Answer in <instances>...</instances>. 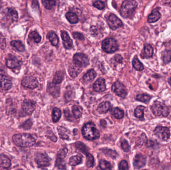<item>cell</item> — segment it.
<instances>
[{
  "instance_id": "cell-30",
  "label": "cell",
  "mask_w": 171,
  "mask_h": 170,
  "mask_svg": "<svg viewBox=\"0 0 171 170\" xmlns=\"http://www.w3.org/2000/svg\"><path fill=\"white\" fill-rule=\"evenodd\" d=\"M144 109L145 107L143 106H139L137 107L135 110V115L136 117L139 118L140 119H144Z\"/></svg>"
},
{
  "instance_id": "cell-44",
  "label": "cell",
  "mask_w": 171,
  "mask_h": 170,
  "mask_svg": "<svg viewBox=\"0 0 171 170\" xmlns=\"http://www.w3.org/2000/svg\"><path fill=\"white\" fill-rule=\"evenodd\" d=\"M86 156H87V160H86L87 166L88 168L92 167L94 164V157L91 155V154L89 153L86 154Z\"/></svg>"
},
{
  "instance_id": "cell-40",
  "label": "cell",
  "mask_w": 171,
  "mask_h": 170,
  "mask_svg": "<svg viewBox=\"0 0 171 170\" xmlns=\"http://www.w3.org/2000/svg\"><path fill=\"white\" fill-rule=\"evenodd\" d=\"M136 99L140 101L147 103L151 99V96L150 95H147V94H138L136 97Z\"/></svg>"
},
{
  "instance_id": "cell-43",
  "label": "cell",
  "mask_w": 171,
  "mask_h": 170,
  "mask_svg": "<svg viewBox=\"0 0 171 170\" xmlns=\"http://www.w3.org/2000/svg\"><path fill=\"white\" fill-rule=\"evenodd\" d=\"M68 152V149L66 148L61 149L58 152L57 155V159H64V158L66 157Z\"/></svg>"
},
{
  "instance_id": "cell-8",
  "label": "cell",
  "mask_w": 171,
  "mask_h": 170,
  "mask_svg": "<svg viewBox=\"0 0 171 170\" xmlns=\"http://www.w3.org/2000/svg\"><path fill=\"white\" fill-rule=\"evenodd\" d=\"M154 133L157 137L163 141H167L170 137V130L167 127L157 126L155 129Z\"/></svg>"
},
{
  "instance_id": "cell-49",
  "label": "cell",
  "mask_w": 171,
  "mask_h": 170,
  "mask_svg": "<svg viewBox=\"0 0 171 170\" xmlns=\"http://www.w3.org/2000/svg\"><path fill=\"white\" fill-rule=\"evenodd\" d=\"M121 147L125 152H129L130 150V146L127 141L124 140L121 143Z\"/></svg>"
},
{
  "instance_id": "cell-9",
  "label": "cell",
  "mask_w": 171,
  "mask_h": 170,
  "mask_svg": "<svg viewBox=\"0 0 171 170\" xmlns=\"http://www.w3.org/2000/svg\"><path fill=\"white\" fill-rule=\"evenodd\" d=\"M112 89L115 94L120 97H125L127 94L125 87L119 81H116L113 84Z\"/></svg>"
},
{
  "instance_id": "cell-28",
  "label": "cell",
  "mask_w": 171,
  "mask_h": 170,
  "mask_svg": "<svg viewBox=\"0 0 171 170\" xmlns=\"http://www.w3.org/2000/svg\"><path fill=\"white\" fill-rule=\"evenodd\" d=\"M48 38L50 40L52 45L54 46H57L59 42V38L57 34L54 32H50L48 34Z\"/></svg>"
},
{
  "instance_id": "cell-23",
  "label": "cell",
  "mask_w": 171,
  "mask_h": 170,
  "mask_svg": "<svg viewBox=\"0 0 171 170\" xmlns=\"http://www.w3.org/2000/svg\"><path fill=\"white\" fill-rule=\"evenodd\" d=\"M97 74L94 70H89L83 76V80L86 83H90L95 78Z\"/></svg>"
},
{
  "instance_id": "cell-17",
  "label": "cell",
  "mask_w": 171,
  "mask_h": 170,
  "mask_svg": "<svg viewBox=\"0 0 171 170\" xmlns=\"http://www.w3.org/2000/svg\"><path fill=\"white\" fill-rule=\"evenodd\" d=\"M47 92L53 96L57 97L59 96L60 92V88L56 84L53 83H49L48 84Z\"/></svg>"
},
{
  "instance_id": "cell-21",
  "label": "cell",
  "mask_w": 171,
  "mask_h": 170,
  "mask_svg": "<svg viewBox=\"0 0 171 170\" xmlns=\"http://www.w3.org/2000/svg\"><path fill=\"white\" fill-rule=\"evenodd\" d=\"M11 165V161L9 157L2 154L0 155V168L3 169H8L10 167Z\"/></svg>"
},
{
  "instance_id": "cell-26",
  "label": "cell",
  "mask_w": 171,
  "mask_h": 170,
  "mask_svg": "<svg viewBox=\"0 0 171 170\" xmlns=\"http://www.w3.org/2000/svg\"><path fill=\"white\" fill-rule=\"evenodd\" d=\"M111 108V104L109 102H103L99 105L97 110L99 113L101 114L106 113L110 110Z\"/></svg>"
},
{
  "instance_id": "cell-32",
  "label": "cell",
  "mask_w": 171,
  "mask_h": 170,
  "mask_svg": "<svg viewBox=\"0 0 171 170\" xmlns=\"http://www.w3.org/2000/svg\"><path fill=\"white\" fill-rule=\"evenodd\" d=\"M72 112H73L74 116L76 118H80L82 115L83 113V109L80 106L74 105L72 107Z\"/></svg>"
},
{
  "instance_id": "cell-35",
  "label": "cell",
  "mask_w": 171,
  "mask_h": 170,
  "mask_svg": "<svg viewBox=\"0 0 171 170\" xmlns=\"http://www.w3.org/2000/svg\"><path fill=\"white\" fill-rule=\"evenodd\" d=\"M133 65L134 69L138 71H142L144 69L143 64L140 62L137 57H135L133 60Z\"/></svg>"
},
{
  "instance_id": "cell-31",
  "label": "cell",
  "mask_w": 171,
  "mask_h": 170,
  "mask_svg": "<svg viewBox=\"0 0 171 170\" xmlns=\"http://www.w3.org/2000/svg\"><path fill=\"white\" fill-rule=\"evenodd\" d=\"M64 77V74H63L62 71H57L55 74L54 78H53V83H54L56 84L60 83H62V81H63Z\"/></svg>"
},
{
  "instance_id": "cell-3",
  "label": "cell",
  "mask_w": 171,
  "mask_h": 170,
  "mask_svg": "<svg viewBox=\"0 0 171 170\" xmlns=\"http://www.w3.org/2000/svg\"><path fill=\"white\" fill-rule=\"evenodd\" d=\"M138 3L135 0H126L123 2L120 9V13L124 18L131 17L137 8Z\"/></svg>"
},
{
  "instance_id": "cell-29",
  "label": "cell",
  "mask_w": 171,
  "mask_h": 170,
  "mask_svg": "<svg viewBox=\"0 0 171 170\" xmlns=\"http://www.w3.org/2000/svg\"><path fill=\"white\" fill-rule=\"evenodd\" d=\"M61 111L58 108H54L52 111V119L54 123H56L61 117Z\"/></svg>"
},
{
  "instance_id": "cell-54",
  "label": "cell",
  "mask_w": 171,
  "mask_h": 170,
  "mask_svg": "<svg viewBox=\"0 0 171 170\" xmlns=\"http://www.w3.org/2000/svg\"><path fill=\"white\" fill-rule=\"evenodd\" d=\"M115 60L116 61H117V62H119V63H121L122 62V60H123V58L121 56H120V55H117L115 56V57H114Z\"/></svg>"
},
{
  "instance_id": "cell-7",
  "label": "cell",
  "mask_w": 171,
  "mask_h": 170,
  "mask_svg": "<svg viewBox=\"0 0 171 170\" xmlns=\"http://www.w3.org/2000/svg\"><path fill=\"white\" fill-rule=\"evenodd\" d=\"M35 161L39 167H46L50 165L51 160L47 154L40 153L36 155Z\"/></svg>"
},
{
  "instance_id": "cell-38",
  "label": "cell",
  "mask_w": 171,
  "mask_h": 170,
  "mask_svg": "<svg viewBox=\"0 0 171 170\" xmlns=\"http://www.w3.org/2000/svg\"><path fill=\"white\" fill-rule=\"evenodd\" d=\"M113 114L117 119H121L124 116V112L122 110L119 108H115L113 112Z\"/></svg>"
},
{
  "instance_id": "cell-15",
  "label": "cell",
  "mask_w": 171,
  "mask_h": 170,
  "mask_svg": "<svg viewBox=\"0 0 171 170\" xmlns=\"http://www.w3.org/2000/svg\"><path fill=\"white\" fill-rule=\"evenodd\" d=\"M22 61L15 56H11L6 60V65L8 68L14 69L18 68L22 65Z\"/></svg>"
},
{
  "instance_id": "cell-37",
  "label": "cell",
  "mask_w": 171,
  "mask_h": 170,
  "mask_svg": "<svg viewBox=\"0 0 171 170\" xmlns=\"http://www.w3.org/2000/svg\"><path fill=\"white\" fill-rule=\"evenodd\" d=\"M44 6L48 10H51L56 4L55 0H42Z\"/></svg>"
},
{
  "instance_id": "cell-12",
  "label": "cell",
  "mask_w": 171,
  "mask_h": 170,
  "mask_svg": "<svg viewBox=\"0 0 171 170\" xmlns=\"http://www.w3.org/2000/svg\"><path fill=\"white\" fill-rule=\"evenodd\" d=\"M109 26L113 30H115L123 25V23L114 14H110L107 18Z\"/></svg>"
},
{
  "instance_id": "cell-22",
  "label": "cell",
  "mask_w": 171,
  "mask_h": 170,
  "mask_svg": "<svg viewBox=\"0 0 171 170\" xmlns=\"http://www.w3.org/2000/svg\"><path fill=\"white\" fill-rule=\"evenodd\" d=\"M154 50L150 45H147L145 46L141 53V57L143 59H147L152 57L153 55Z\"/></svg>"
},
{
  "instance_id": "cell-50",
  "label": "cell",
  "mask_w": 171,
  "mask_h": 170,
  "mask_svg": "<svg viewBox=\"0 0 171 170\" xmlns=\"http://www.w3.org/2000/svg\"><path fill=\"white\" fill-rule=\"evenodd\" d=\"M47 136L54 142H56L57 141L56 136H55V134L52 131H48L47 133Z\"/></svg>"
},
{
  "instance_id": "cell-42",
  "label": "cell",
  "mask_w": 171,
  "mask_h": 170,
  "mask_svg": "<svg viewBox=\"0 0 171 170\" xmlns=\"http://www.w3.org/2000/svg\"><path fill=\"white\" fill-rule=\"evenodd\" d=\"M75 146L76 147L79 149L80 151H81L82 153L85 154V155H86L88 153L86 146L83 143L81 142H77L76 143Z\"/></svg>"
},
{
  "instance_id": "cell-5",
  "label": "cell",
  "mask_w": 171,
  "mask_h": 170,
  "mask_svg": "<svg viewBox=\"0 0 171 170\" xmlns=\"http://www.w3.org/2000/svg\"><path fill=\"white\" fill-rule=\"evenodd\" d=\"M102 47L105 52L111 53L118 50V45L114 38H108L103 41Z\"/></svg>"
},
{
  "instance_id": "cell-39",
  "label": "cell",
  "mask_w": 171,
  "mask_h": 170,
  "mask_svg": "<svg viewBox=\"0 0 171 170\" xmlns=\"http://www.w3.org/2000/svg\"><path fill=\"white\" fill-rule=\"evenodd\" d=\"M163 60L164 64H168L171 61V51L166 50L163 55Z\"/></svg>"
},
{
  "instance_id": "cell-20",
  "label": "cell",
  "mask_w": 171,
  "mask_h": 170,
  "mask_svg": "<svg viewBox=\"0 0 171 170\" xmlns=\"http://www.w3.org/2000/svg\"><path fill=\"white\" fill-rule=\"evenodd\" d=\"M82 67H80L74 64L69 66L68 72L71 77L72 78H75L80 74L81 72L82 71Z\"/></svg>"
},
{
  "instance_id": "cell-24",
  "label": "cell",
  "mask_w": 171,
  "mask_h": 170,
  "mask_svg": "<svg viewBox=\"0 0 171 170\" xmlns=\"http://www.w3.org/2000/svg\"><path fill=\"white\" fill-rule=\"evenodd\" d=\"M57 129L61 138L64 140L69 139V134H70L69 130L63 126H59L58 127Z\"/></svg>"
},
{
  "instance_id": "cell-41",
  "label": "cell",
  "mask_w": 171,
  "mask_h": 170,
  "mask_svg": "<svg viewBox=\"0 0 171 170\" xmlns=\"http://www.w3.org/2000/svg\"><path fill=\"white\" fill-rule=\"evenodd\" d=\"M99 166L102 170H110L112 169L111 164L106 160H101L99 163Z\"/></svg>"
},
{
  "instance_id": "cell-47",
  "label": "cell",
  "mask_w": 171,
  "mask_h": 170,
  "mask_svg": "<svg viewBox=\"0 0 171 170\" xmlns=\"http://www.w3.org/2000/svg\"><path fill=\"white\" fill-rule=\"evenodd\" d=\"M93 6L95 7H96L97 9L99 10H103L104 8H105V4L103 2L101 1H96L94 2L93 3Z\"/></svg>"
},
{
  "instance_id": "cell-33",
  "label": "cell",
  "mask_w": 171,
  "mask_h": 170,
  "mask_svg": "<svg viewBox=\"0 0 171 170\" xmlns=\"http://www.w3.org/2000/svg\"><path fill=\"white\" fill-rule=\"evenodd\" d=\"M11 45L13 47H15L16 50L19 51H25V47L22 42L20 41H13L11 42Z\"/></svg>"
},
{
  "instance_id": "cell-34",
  "label": "cell",
  "mask_w": 171,
  "mask_h": 170,
  "mask_svg": "<svg viewBox=\"0 0 171 170\" xmlns=\"http://www.w3.org/2000/svg\"><path fill=\"white\" fill-rule=\"evenodd\" d=\"M29 38L32 41H34L36 43H39L41 42V37L38 33L36 31H33L31 32L29 35Z\"/></svg>"
},
{
  "instance_id": "cell-52",
  "label": "cell",
  "mask_w": 171,
  "mask_h": 170,
  "mask_svg": "<svg viewBox=\"0 0 171 170\" xmlns=\"http://www.w3.org/2000/svg\"><path fill=\"white\" fill-rule=\"evenodd\" d=\"M32 125V122L30 120H28L27 121L25 122L24 124H23V127L24 129H29L31 128Z\"/></svg>"
},
{
  "instance_id": "cell-14",
  "label": "cell",
  "mask_w": 171,
  "mask_h": 170,
  "mask_svg": "<svg viewBox=\"0 0 171 170\" xmlns=\"http://www.w3.org/2000/svg\"><path fill=\"white\" fill-rule=\"evenodd\" d=\"M146 162V158L141 154H137L133 160V165L135 169H139L145 166Z\"/></svg>"
},
{
  "instance_id": "cell-36",
  "label": "cell",
  "mask_w": 171,
  "mask_h": 170,
  "mask_svg": "<svg viewBox=\"0 0 171 170\" xmlns=\"http://www.w3.org/2000/svg\"><path fill=\"white\" fill-rule=\"evenodd\" d=\"M82 162V159L78 156H72L69 159V164L71 166H75L79 165Z\"/></svg>"
},
{
  "instance_id": "cell-16",
  "label": "cell",
  "mask_w": 171,
  "mask_h": 170,
  "mask_svg": "<svg viewBox=\"0 0 171 170\" xmlns=\"http://www.w3.org/2000/svg\"><path fill=\"white\" fill-rule=\"evenodd\" d=\"M12 83L10 79L6 76L0 74V88L4 90H8L11 89Z\"/></svg>"
},
{
  "instance_id": "cell-45",
  "label": "cell",
  "mask_w": 171,
  "mask_h": 170,
  "mask_svg": "<svg viewBox=\"0 0 171 170\" xmlns=\"http://www.w3.org/2000/svg\"><path fill=\"white\" fill-rule=\"evenodd\" d=\"M103 152L105 154V155H107L110 157L113 158H115L118 156V154L117 153L116 151L111 149H103Z\"/></svg>"
},
{
  "instance_id": "cell-51",
  "label": "cell",
  "mask_w": 171,
  "mask_h": 170,
  "mask_svg": "<svg viewBox=\"0 0 171 170\" xmlns=\"http://www.w3.org/2000/svg\"><path fill=\"white\" fill-rule=\"evenodd\" d=\"M72 35H73V37L74 38H76V39H80L81 41L84 39V38L83 34H82L80 33L74 32V33L72 34Z\"/></svg>"
},
{
  "instance_id": "cell-1",
  "label": "cell",
  "mask_w": 171,
  "mask_h": 170,
  "mask_svg": "<svg viewBox=\"0 0 171 170\" xmlns=\"http://www.w3.org/2000/svg\"><path fill=\"white\" fill-rule=\"evenodd\" d=\"M12 139L16 145L20 147H30L36 143L34 138L29 134H17L13 136Z\"/></svg>"
},
{
  "instance_id": "cell-55",
  "label": "cell",
  "mask_w": 171,
  "mask_h": 170,
  "mask_svg": "<svg viewBox=\"0 0 171 170\" xmlns=\"http://www.w3.org/2000/svg\"><path fill=\"white\" fill-rule=\"evenodd\" d=\"M169 84H170V85L171 86V78L169 80Z\"/></svg>"
},
{
  "instance_id": "cell-10",
  "label": "cell",
  "mask_w": 171,
  "mask_h": 170,
  "mask_svg": "<svg viewBox=\"0 0 171 170\" xmlns=\"http://www.w3.org/2000/svg\"><path fill=\"white\" fill-rule=\"evenodd\" d=\"M23 87L33 89L38 86V81L36 78L33 76H28L25 77L21 82Z\"/></svg>"
},
{
  "instance_id": "cell-19",
  "label": "cell",
  "mask_w": 171,
  "mask_h": 170,
  "mask_svg": "<svg viewBox=\"0 0 171 170\" xmlns=\"http://www.w3.org/2000/svg\"><path fill=\"white\" fill-rule=\"evenodd\" d=\"M61 37L63 39L64 47L68 50L71 49L73 47V41L68 33L66 31H62Z\"/></svg>"
},
{
  "instance_id": "cell-53",
  "label": "cell",
  "mask_w": 171,
  "mask_h": 170,
  "mask_svg": "<svg viewBox=\"0 0 171 170\" xmlns=\"http://www.w3.org/2000/svg\"><path fill=\"white\" fill-rule=\"evenodd\" d=\"M6 47V43L5 39L4 38L0 39V48L4 49Z\"/></svg>"
},
{
  "instance_id": "cell-6",
  "label": "cell",
  "mask_w": 171,
  "mask_h": 170,
  "mask_svg": "<svg viewBox=\"0 0 171 170\" xmlns=\"http://www.w3.org/2000/svg\"><path fill=\"white\" fill-rule=\"evenodd\" d=\"M73 62L80 67H86L89 64V60L84 53H77L73 56Z\"/></svg>"
},
{
  "instance_id": "cell-48",
  "label": "cell",
  "mask_w": 171,
  "mask_h": 170,
  "mask_svg": "<svg viewBox=\"0 0 171 170\" xmlns=\"http://www.w3.org/2000/svg\"><path fill=\"white\" fill-rule=\"evenodd\" d=\"M129 169L128 164L125 160H123L119 164V169L120 170H128Z\"/></svg>"
},
{
  "instance_id": "cell-4",
  "label": "cell",
  "mask_w": 171,
  "mask_h": 170,
  "mask_svg": "<svg viewBox=\"0 0 171 170\" xmlns=\"http://www.w3.org/2000/svg\"><path fill=\"white\" fill-rule=\"evenodd\" d=\"M153 113L156 116H167L170 113V110L164 103L160 102H155L151 107Z\"/></svg>"
},
{
  "instance_id": "cell-13",
  "label": "cell",
  "mask_w": 171,
  "mask_h": 170,
  "mask_svg": "<svg viewBox=\"0 0 171 170\" xmlns=\"http://www.w3.org/2000/svg\"><path fill=\"white\" fill-rule=\"evenodd\" d=\"M4 14L7 20H8V21L14 23L18 20V13L14 9L7 8L4 11Z\"/></svg>"
},
{
  "instance_id": "cell-27",
  "label": "cell",
  "mask_w": 171,
  "mask_h": 170,
  "mask_svg": "<svg viewBox=\"0 0 171 170\" xmlns=\"http://www.w3.org/2000/svg\"><path fill=\"white\" fill-rule=\"evenodd\" d=\"M66 17L71 24H76L79 21L78 16L74 13L68 12L66 14Z\"/></svg>"
},
{
  "instance_id": "cell-2",
  "label": "cell",
  "mask_w": 171,
  "mask_h": 170,
  "mask_svg": "<svg viewBox=\"0 0 171 170\" xmlns=\"http://www.w3.org/2000/svg\"><path fill=\"white\" fill-rule=\"evenodd\" d=\"M82 132L83 137L88 140L97 139L100 136V132L92 122L86 123L83 126Z\"/></svg>"
},
{
  "instance_id": "cell-25",
  "label": "cell",
  "mask_w": 171,
  "mask_h": 170,
  "mask_svg": "<svg viewBox=\"0 0 171 170\" xmlns=\"http://www.w3.org/2000/svg\"><path fill=\"white\" fill-rule=\"evenodd\" d=\"M161 15L157 10H154L152 13L149 16L148 22L150 23H155L158 20L161 18Z\"/></svg>"
},
{
  "instance_id": "cell-46",
  "label": "cell",
  "mask_w": 171,
  "mask_h": 170,
  "mask_svg": "<svg viewBox=\"0 0 171 170\" xmlns=\"http://www.w3.org/2000/svg\"><path fill=\"white\" fill-rule=\"evenodd\" d=\"M55 166L60 169H65L66 164L64 159H57Z\"/></svg>"
},
{
  "instance_id": "cell-11",
  "label": "cell",
  "mask_w": 171,
  "mask_h": 170,
  "mask_svg": "<svg viewBox=\"0 0 171 170\" xmlns=\"http://www.w3.org/2000/svg\"><path fill=\"white\" fill-rule=\"evenodd\" d=\"M36 108V105L34 102L31 100L26 99L23 101L22 104V109L23 113L25 115L32 114Z\"/></svg>"
},
{
  "instance_id": "cell-18",
  "label": "cell",
  "mask_w": 171,
  "mask_h": 170,
  "mask_svg": "<svg viewBox=\"0 0 171 170\" xmlns=\"http://www.w3.org/2000/svg\"><path fill=\"white\" fill-rule=\"evenodd\" d=\"M93 89L97 92H104L106 89L105 79L103 78H99L95 83L93 85Z\"/></svg>"
}]
</instances>
